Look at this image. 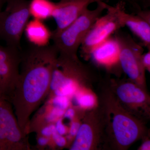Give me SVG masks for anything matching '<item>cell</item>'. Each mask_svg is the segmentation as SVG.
Instances as JSON below:
<instances>
[{
	"label": "cell",
	"instance_id": "cell-1",
	"mask_svg": "<svg viewBox=\"0 0 150 150\" xmlns=\"http://www.w3.org/2000/svg\"><path fill=\"white\" fill-rule=\"evenodd\" d=\"M31 44L21 52L18 81L11 103L22 131L29 133L30 117L50 91L59 52L54 45Z\"/></svg>",
	"mask_w": 150,
	"mask_h": 150
},
{
	"label": "cell",
	"instance_id": "cell-2",
	"mask_svg": "<svg viewBox=\"0 0 150 150\" xmlns=\"http://www.w3.org/2000/svg\"><path fill=\"white\" fill-rule=\"evenodd\" d=\"M107 95L103 107L105 133L115 149H126L144 135V127L139 118L125 109L112 92Z\"/></svg>",
	"mask_w": 150,
	"mask_h": 150
},
{
	"label": "cell",
	"instance_id": "cell-3",
	"mask_svg": "<svg viewBox=\"0 0 150 150\" xmlns=\"http://www.w3.org/2000/svg\"><path fill=\"white\" fill-rule=\"evenodd\" d=\"M93 10L88 9L61 32L52 34L51 39L59 54L77 56L79 48L94 23L106 10L107 4L98 0Z\"/></svg>",
	"mask_w": 150,
	"mask_h": 150
},
{
	"label": "cell",
	"instance_id": "cell-4",
	"mask_svg": "<svg viewBox=\"0 0 150 150\" xmlns=\"http://www.w3.org/2000/svg\"><path fill=\"white\" fill-rule=\"evenodd\" d=\"M28 0H6L5 9L0 13V38L6 46L21 48V40L28 22Z\"/></svg>",
	"mask_w": 150,
	"mask_h": 150
},
{
	"label": "cell",
	"instance_id": "cell-5",
	"mask_svg": "<svg viewBox=\"0 0 150 150\" xmlns=\"http://www.w3.org/2000/svg\"><path fill=\"white\" fill-rule=\"evenodd\" d=\"M126 5L122 0L114 6L107 4L106 14L97 20L80 46L81 53L84 58L88 59L94 48L124 27L121 13L126 9Z\"/></svg>",
	"mask_w": 150,
	"mask_h": 150
},
{
	"label": "cell",
	"instance_id": "cell-6",
	"mask_svg": "<svg viewBox=\"0 0 150 150\" xmlns=\"http://www.w3.org/2000/svg\"><path fill=\"white\" fill-rule=\"evenodd\" d=\"M113 35L120 48L119 60L121 69L132 82L144 87L146 71L142 62L144 46L135 41L129 33L121 29Z\"/></svg>",
	"mask_w": 150,
	"mask_h": 150
},
{
	"label": "cell",
	"instance_id": "cell-7",
	"mask_svg": "<svg viewBox=\"0 0 150 150\" xmlns=\"http://www.w3.org/2000/svg\"><path fill=\"white\" fill-rule=\"evenodd\" d=\"M26 134L22 131L13 109L5 99L0 101V150H30Z\"/></svg>",
	"mask_w": 150,
	"mask_h": 150
},
{
	"label": "cell",
	"instance_id": "cell-8",
	"mask_svg": "<svg viewBox=\"0 0 150 150\" xmlns=\"http://www.w3.org/2000/svg\"><path fill=\"white\" fill-rule=\"evenodd\" d=\"M102 108V111L94 110L86 115L70 150H90L98 148L105 130V117Z\"/></svg>",
	"mask_w": 150,
	"mask_h": 150
},
{
	"label": "cell",
	"instance_id": "cell-9",
	"mask_svg": "<svg viewBox=\"0 0 150 150\" xmlns=\"http://www.w3.org/2000/svg\"><path fill=\"white\" fill-rule=\"evenodd\" d=\"M21 50L0 45V91L11 103L18 81Z\"/></svg>",
	"mask_w": 150,
	"mask_h": 150
},
{
	"label": "cell",
	"instance_id": "cell-10",
	"mask_svg": "<svg viewBox=\"0 0 150 150\" xmlns=\"http://www.w3.org/2000/svg\"><path fill=\"white\" fill-rule=\"evenodd\" d=\"M115 84L112 93L125 109L139 118L149 114V97L143 87L132 81Z\"/></svg>",
	"mask_w": 150,
	"mask_h": 150
},
{
	"label": "cell",
	"instance_id": "cell-11",
	"mask_svg": "<svg viewBox=\"0 0 150 150\" xmlns=\"http://www.w3.org/2000/svg\"><path fill=\"white\" fill-rule=\"evenodd\" d=\"M98 0H61L56 3L52 17L56 28L52 34H56L71 24L88 9L89 6Z\"/></svg>",
	"mask_w": 150,
	"mask_h": 150
},
{
	"label": "cell",
	"instance_id": "cell-12",
	"mask_svg": "<svg viewBox=\"0 0 150 150\" xmlns=\"http://www.w3.org/2000/svg\"><path fill=\"white\" fill-rule=\"evenodd\" d=\"M119 54V44L116 38L112 35L94 48L89 59L98 67L112 72L122 70Z\"/></svg>",
	"mask_w": 150,
	"mask_h": 150
},
{
	"label": "cell",
	"instance_id": "cell-13",
	"mask_svg": "<svg viewBox=\"0 0 150 150\" xmlns=\"http://www.w3.org/2000/svg\"><path fill=\"white\" fill-rule=\"evenodd\" d=\"M121 19L124 27H127L138 38L141 44L150 50V24L137 14L127 13L126 9L121 13Z\"/></svg>",
	"mask_w": 150,
	"mask_h": 150
},
{
	"label": "cell",
	"instance_id": "cell-14",
	"mask_svg": "<svg viewBox=\"0 0 150 150\" xmlns=\"http://www.w3.org/2000/svg\"><path fill=\"white\" fill-rule=\"evenodd\" d=\"M24 31L30 44L36 46H47L52 37V32L42 21L37 19L28 22Z\"/></svg>",
	"mask_w": 150,
	"mask_h": 150
},
{
	"label": "cell",
	"instance_id": "cell-15",
	"mask_svg": "<svg viewBox=\"0 0 150 150\" xmlns=\"http://www.w3.org/2000/svg\"><path fill=\"white\" fill-rule=\"evenodd\" d=\"M56 3L50 0H30L29 8L30 16L43 21L52 17Z\"/></svg>",
	"mask_w": 150,
	"mask_h": 150
},
{
	"label": "cell",
	"instance_id": "cell-16",
	"mask_svg": "<svg viewBox=\"0 0 150 150\" xmlns=\"http://www.w3.org/2000/svg\"><path fill=\"white\" fill-rule=\"evenodd\" d=\"M76 100L79 106L84 109L92 108L96 103L95 96L88 92L77 93Z\"/></svg>",
	"mask_w": 150,
	"mask_h": 150
},
{
	"label": "cell",
	"instance_id": "cell-17",
	"mask_svg": "<svg viewBox=\"0 0 150 150\" xmlns=\"http://www.w3.org/2000/svg\"><path fill=\"white\" fill-rule=\"evenodd\" d=\"M54 107L65 110L69 107L70 100L69 97L63 96H56L53 100Z\"/></svg>",
	"mask_w": 150,
	"mask_h": 150
},
{
	"label": "cell",
	"instance_id": "cell-18",
	"mask_svg": "<svg viewBox=\"0 0 150 150\" xmlns=\"http://www.w3.org/2000/svg\"><path fill=\"white\" fill-rule=\"evenodd\" d=\"M123 1L129 4L135 11L142 9L146 8L144 3L143 0H122Z\"/></svg>",
	"mask_w": 150,
	"mask_h": 150
},
{
	"label": "cell",
	"instance_id": "cell-19",
	"mask_svg": "<svg viewBox=\"0 0 150 150\" xmlns=\"http://www.w3.org/2000/svg\"><path fill=\"white\" fill-rule=\"evenodd\" d=\"M51 137L53 138L54 143L59 147H62L64 146L67 144V141L64 137H63L62 135L58 134L56 131L53 133Z\"/></svg>",
	"mask_w": 150,
	"mask_h": 150
},
{
	"label": "cell",
	"instance_id": "cell-20",
	"mask_svg": "<svg viewBox=\"0 0 150 150\" xmlns=\"http://www.w3.org/2000/svg\"><path fill=\"white\" fill-rule=\"evenodd\" d=\"M136 14L150 24V11L146 9L135 11Z\"/></svg>",
	"mask_w": 150,
	"mask_h": 150
},
{
	"label": "cell",
	"instance_id": "cell-21",
	"mask_svg": "<svg viewBox=\"0 0 150 150\" xmlns=\"http://www.w3.org/2000/svg\"><path fill=\"white\" fill-rule=\"evenodd\" d=\"M55 127L56 132L60 135L63 136L67 133V129L63 123V119L62 118H59L57 120Z\"/></svg>",
	"mask_w": 150,
	"mask_h": 150
},
{
	"label": "cell",
	"instance_id": "cell-22",
	"mask_svg": "<svg viewBox=\"0 0 150 150\" xmlns=\"http://www.w3.org/2000/svg\"><path fill=\"white\" fill-rule=\"evenodd\" d=\"M142 62L145 70L150 71V50L142 54Z\"/></svg>",
	"mask_w": 150,
	"mask_h": 150
},
{
	"label": "cell",
	"instance_id": "cell-23",
	"mask_svg": "<svg viewBox=\"0 0 150 150\" xmlns=\"http://www.w3.org/2000/svg\"><path fill=\"white\" fill-rule=\"evenodd\" d=\"M81 123L78 121H72L70 127L69 133L70 136L72 137H75L79 129Z\"/></svg>",
	"mask_w": 150,
	"mask_h": 150
},
{
	"label": "cell",
	"instance_id": "cell-24",
	"mask_svg": "<svg viewBox=\"0 0 150 150\" xmlns=\"http://www.w3.org/2000/svg\"><path fill=\"white\" fill-rule=\"evenodd\" d=\"M75 115H76V112L74 109L72 108H68L65 110L64 116L65 118L73 120L74 118Z\"/></svg>",
	"mask_w": 150,
	"mask_h": 150
},
{
	"label": "cell",
	"instance_id": "cell-25",
	"mask_svg": "<svg viewBox=\"0 0 150 150\" xmlns=\"http://www.w3.org/2000/svg\"><path fill=\"white\" fill-rule=\"evenodd\" d=\"M49 139V137L43 136H40L38 138V142L40 146H45L49 142V139Z\"/></svg>",
	"mask_w": 150,
	"mask_h": 150
},
{
	"label": "cell",
	"instance_id": "cell-26",
	"mask_svg": "<svg viewBox=\"0 0 150 150\" xmlns=\"http://www.w3.org/2000/svg\"><path fill=\"white\" fill-rule=\"evenodd\" d=\"M150 142L149 140H146L143 142V144L140 147V150H150Z\"/></svg>",
	"mask_w": 150,
	"mask_h": 150
},
{
	"label": "cell",
	"instance_id": "cell-27",
	"mask_svg": "<svg viewBox=\"0 0 150 150\" xmlns=\"http://www.w3.org/2000/svg\"><path fill=\"white\" fill-rule=\"evenodd\" d=\"M6 0H0V13L1 12L2 9L4 5L6 4Z\"/></svg>",
	"mask_w": 150,
	"mask_h": 150
},
{
	"label": "cell",
	"instance_id": "cell-28",
	"mask_svg": "<svg viewBox=\"0 0 150 150\" xmlns=\"http://www.w3.org/2000/svg\"><path fill=\"white\" fill-rule=\"evenodd\" d=\"M143 1L146 7L149 6L150 0H143Z\"/></svg>",
	"mask_w": 150,
	"mask_h": 150
},
{
	"label": "cell",
	"instance_id": "cell-29",
	"mask_svg": "<svg viewBox=\"0 0 150 150\" xmlns=\"http://www.w3.org/2000/svg\"><path fill=\"white\" fill-rule=\"evenodd\" d=\"M5 99L4 98V97H3L2 94L1 93V91H0V101L2 99Z\"/></svg>",
	"mask_w": 150,
	"mask_h": 150
},
{
	"label": "cell",
	"instance_id": "cell-30",
	"mask_svg": "<svg viewBox=\"0 0 150 150\" xmlns=\"http://www.w3.org/2000/svg\"><path fill=\"white\" fill-rule=\"evenodd\" d=\"M102 1H103V0H102ZM103 1H104V2H105V0H104Z\"/></svg>",
	"mask_w": 150,
	"mask_h": 150
}]
</instances>
